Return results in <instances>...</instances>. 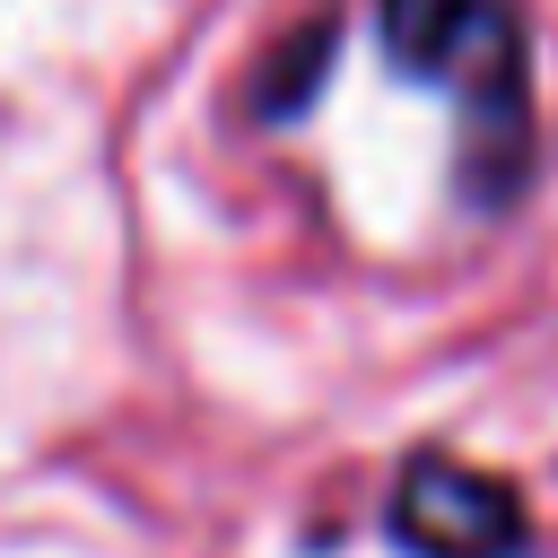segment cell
Wrapping results in <instances>:
<instances>
[{"mask_svg": "<svg viewBox=\"0 0 558 558\" xmlns=\"http://www.w3.org/2000/svg\"><path fill=\"white\" fill-rule=\"evenodd\" d=\"M392 44L427 70H462L471 113H506L523 105V70H514V17L506 0H392Z\"/></svg>", "mask_w": 558, "mask_h": 558, "instance_id": "cell-1", "label": "cell"}, {"mask_svg": "<svg viewBox=\"0 0 558 558\" xmlns=\"http://www.w3.org/2000/svg\"><path fill=\"white\" fill-rule=\"evenodd\" d=\"M392 532L418 549V558H514L523 541V514L497 480L462 471V462H418L392 497Z\"/></svg>", "mask_w": 558, "mask_h": 558, "instance_id": "cell-2", "label": "cell"}]
</instances>
